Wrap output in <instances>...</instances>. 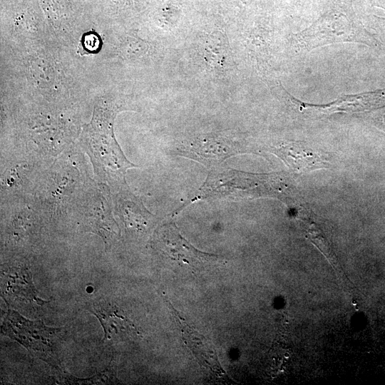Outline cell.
Listing matches in <instances>:
<instances>
[{
  "label": "cell",
  "instance_id": "1",
  "mask_svg": "<svg viewBox=\"0 0 385 385\" xmlns=\"http://www.w3.org/2000/svg\"><path fill=\"white\" fill-rule=\"evenodd\" d=\"M116 109L106 102L94 108L91 123L84 127L83 141L96 169L108 178L124 181L127 169L136 167L124 156L113 134Z\"/></svg>",
  "mask_w": 385,
  "mask_h": 385
},
{
  "label": "cell",
  "instance_id": "2",
  "mask_svg": "<svg viewBox=\"0 0 385 385\" xmlns=\"http://www.w3.org/2000/svg\"><path fill=\"white\" fill-rule=\"evenodd\" d=\"M297 46L307 51L344 42H368L361 27L344 13L332 11L324 14L309 27L295 35Z\"/></svg>",
  "mask_w": 385,
  "mask_h": 385
},
{
  "label": "cell",
  "instance_id": "3",
  "mask_svg": "<svg viewBox=\"0 0 385 385\" xmlns=\"http://www.w3.org/2000/svg\"><path fill=\"white\" fill-rule=\"evenodd\" d=\"M4 333L24 346L48 364L56 366L59 329L47 327L41 321H29L9 309L4 319Z\"/></svg>",
  "mask_w": 385,
  "mask_h": 385
},
{
  "label": "cell",
  "instance_id": "4",
  "mask_svg": "<svg viewBox=\"0 0 385 385\" xmlns=\"http://www.w3.org/2000/svg\"><path fill=\"white\" fill-rule=\"evenodd\" d=\"M155 244L158 249L170 259L193 268L224 261L220 256L202 252L195 248L182 237L173 224L165 225L158 231Z\"/></svg>",
  "mask_w": 385,
  "mask_h": 385
},
{
  "label": "cell",
  "instance_id": "5",
  "mask_svg": "<svg viewBox=\"0 0 385 385\" xmlns=\"http://www.w3.org/2000/svg\"><path fill=\"white\" fill-rule=\"evenodd\" d=\"M181 330L182 338L197 359L199 363L218 378L225 379L226 373L222 368L215 349L209 341L191 327L170 304Z\"/></svg>",
  "mask_w": 385,
  "mask_h": 385
},
{
  "label": "cell",
  "instance_id": "6",
  "mask_svg": "<svg viewBox=\"0 0 385 385\" xmlns=\"http://www.w3.org/2000/svg\"><path fill=\"white\" fill-rule=\"evenodd\" d=\"M90 310L99 319L104 331V341L134 339L140 334L133 322L117 306L95 304Z\"/></svg>",
  "mask_w": 385,
  "mask_h": 385
},
{
  "label": "cell",
  "instance_id": "7",
  "mask_svg": "<svg viewBox=\"0 0 385 385\" xmlns=\"http://www.w3.org/2000/svg\"><path fill=\"white\" fill-rule=\"evenodd\" d=\"M292 101L302 110L318 113L336 111H356L369 109L385 103V89L374 92L344 96L336 101L322 106L302 103L292 97Z\"/></svg>",
  "mask_w": 385,
  "mask_h": 385
},
{
  "label": "cell",
  "instance_id": "8",
  "mask_svg": "<svg viewBox=\"0 0 385 385\" xmlns=\"http://www.w3.org/2000/svg\"><path fill=\"white\" fill-rule=\"evenodd\" d=\"M2 292L11 299L39 306L46 302L38 297L30 272L23 267L12 269L4 272Z\"/></svg>",
  "mask_w": 385,
  "mask_h": 385
},
{
  "label": "cell",
  "instance_id": "9",
  "mask_svg": "<svg viewBox=\"0 0 385 385\" xmlns=\"http://www.w3.org/2000/svg\"><path fill=\"white\" fill-rule=\"evenodd\" d=\"M275 153L295 170L307 171L325 167V161L318 154L302 143H294L280 146Z\"/></svg>",
  "mask_w": 385,
  "mask_h": 385
},
{
  "label": "cell",
  "instance_id": "10",
  "mask_svg": "<svg viewBox=\"0 0 385 385\" xmlns=\"http://www.w3.org/2000/svg\"><path fill=\"white\" fill-rule=\"evenodd\" d=\"M188 154L195 157L202 163L221 162L226 158L233 155V148L230 145H225L222 142L217 143L204 141L198 145L191 147Z\"/></svg>",
  "mask_w": 385,
  "mask_h": 385
},
{
  "label": "cell",
  "instance_id": "11",
  "mask_svg": "<svg viewBox=\"0 0 385 385\" xmlns=\"http://www.w3.org/2000/svg\"><path fill=\"white\" fill-rule=\"evenodd\" d=\"M305 231L309 239L319 249L334 267H337V259L329 244L320 230L314 223L306 222Z\"/></svg>",
  "mask_w": 385,
  "mask_h": 385
},
{
  "label": "cell",
  "instance_id": "12",
  "mask_svg": "<svg viewBox=\"0 0 385 385\" xmlns=\"http://www.w3.org/2000/svg\"><path fill=\"white\" fill-rule=\"evenodd\" d=\"M63 379V381L68 384H112L118 381L115 377V369L113 365L89 379H76L67 374H65Z\"/></svg>",
  "mask_w": 385,
  "mask_h": 385
},
{
  "label": "cell",
  "instance_id": "13",
  "mask_svg": "<svg viewBox=\"0 0 385 385\" xmlns=\"http://www.w3.org/2000/svg\"><path fill=\"white\" fill-rule=\"evenodd\" d=\"M101 45V41L96 33L89 32L83 35L80 45L82 53L97 52Z\"/></svg>",
  "mask_w": 385,
  "mask_h": 385
}]
</instances>
